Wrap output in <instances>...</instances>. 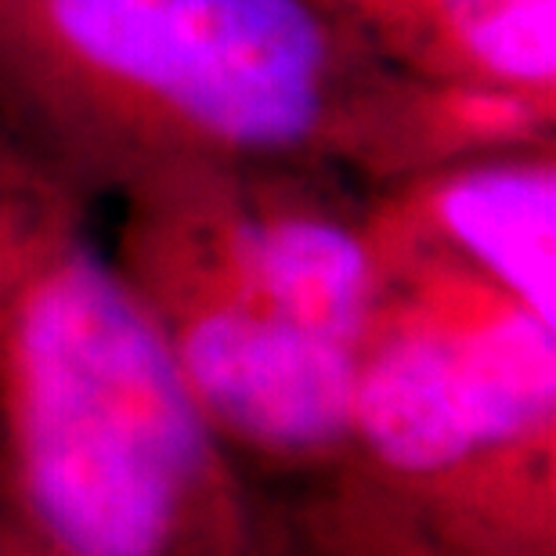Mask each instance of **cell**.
I'll list each match as a JSON object with an SVG mask.
<instances>
[{
  "instance_id": "6da1fadb",
  "label": "cell",
  "mask_w": 556,
  "mask_h": 556,
  "mask_svg": "<svg viewBox=\"0 0 556 556\" xmlns=\"http://www.w3.org/2000/svg\"><path fill=\"white\" fill-rule=\"evenodd\" d=\"M0 509L59 556H261L242 477L127 275L0 206Z\"/></svg>"
},
{
  "instance_id": "7a4b0ae2",
  "label": "cell",
  "mask_w": 556,
  "mask_h": 556,
  "mask_svg": "<svg viewBox=\"0 0 556 556\" xmlns=\"http://www.w3.org/2000/svg\"><path fill=\"white\" fill-rule=\"evenodd\" d=\"M372 247L343 466L470 556H556V326L427 239Z\"/></svg>"
},
{
  "instance_id": "3957f363",
  "label": "cell",
  "mask_w": 556,
  "mask_h": 556,
  "mask_svg": "<svg viewBox=\"0 0 556 556\" xmlns=\"http://www.w3.org/2000/svg\"><path fill=\"white\" fill-rule=\"evenodd\" d=\"M33 15L76 73L225 152L300 149L340 102L311 0H37Z\"/></svg>"
},
{
  "instance_id": "277c9868",
  "label": "cell",
  "mask_w": 556,
  "mask_h": 556,
  "mask_svg": "<svg viewBox=\"0 0 556 556\" xmlns=\"http://www.w3.org/2000/svg\"><path fill=\"white\" fill-rule=\"evenodd\" d=\"M166 220L231 293L358 354L380 300L372 236L300 206H195Z\"/></svg>"
},
{
  "instance_id": "5b68a950",
  "label": "cell",
  "mask_w": 556,
  "mask_h": 556,
  "mask_svg": "<svg viewBox=\"0 0 556 556\" xmlns=\"http://www.w3.org/2000/svg\"><path fill=\"white\" fill-rule=\"evenodd\" d=\"M430 228H408L556 326V177L542 163L477 166L430 199Z\"/></svg>"
},
{
  "instance_id": "8992f818",
  "label": "cell",
  "mask_w": 556,
  "mask_h": 556,
  "mask_svg": "<svg viewBox=\"0 0 556 556\" xmlns=\"http://www.w3.org/2000/svg\"><path fill=\"white\" fill-rule=\"evenodd\" d=\"M261 556H470L416 520L362 473L307 477L296 495L264 503Z\"/></svg>"
},
{
  "instance_id": "52a82bcc",
  "label": "cell",
  "mask_w": 556,
  "mask_h": 556,
  "mask_svg": "<svg viewBox=\"0 0 556 556\" xmlns=\"http://www.w3.org/2000/svg\"><path fill=\"white\" fill-rule=\"evenodd\" d=\"M391 4H397V0H391ZM503 4H514V0H413L405 18H419L422 29L433 33V43L441 48V54L452 59V48L463 37V29Z\"/></svg>"
},
{
  "instance_id": "ba28073f",
  "label": "cell",
  "mask_w": 556,
  "mask_h": 556,
  "mask_svg": "<svg viewBox=\"0 0 556 556\" xmlns=\"http://www.w3.org/2000/svg\"><path fill=\"white\" fill-rule=\"evenodd\" d=\"M0 556H59V553L40 546L18 520H11L4 509H0Z\"/></svg>"
}]
</instances>
